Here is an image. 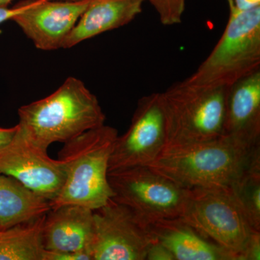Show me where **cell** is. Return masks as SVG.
Masks as SVG:
<instances>
[{
	"mask_svg": "<svg viewBox=\"0 0 260 260\" xmlns=\"http://www.w3.org/2000/svg\"><path fill=\"white\" fill-rule=\"evenodd\" d=\"M118 131L104 125L88 130L64 143L58 159L64 166L65 179L51 209L68 205L96 210L113 198L109 184V160Z\"/></svg>",
	"mask_w": 260,
	"mask_h": 260,
	"instance_id": "3957f363",
	"label": "cell"
},
{
	"mask_svg": "<svg viewBox=\"0 0 260 260\" xmlns=\"http://www.w3.org/2000/svg\"><path fill=\"white\" fill-rule=\"evenodd\" d=\"M158 13L162 25L181 23L185 8V0H148Z\"/></svg>",
	"mask_w": 260,
	"mask_h": 260,
	"instance_id": "d6986e66",
	"label": "cell"
},
{
	"mask_svg": "<svg viewBox=\"0 0 260 260\" xmlns=\"http://www.w3.org/2000/svg\"><path fill=\"white\" fill-rule=\"evenodd\" d=\"M18 116L19 131L46 150L53 143H67L106 121L96 96L74 77L49 96L20 107Z\"/></svg>",
	"mask_w": 260,
	"mask_h": 260,
	"instance_id": "7a4b0ae2",
	"label": "cell"
},
{
	"mask_svg": "<svg viewBox=\"0 0 260 260\" xmlns=\"http://www.w3.org/2000/svg\"><path fill=\"white\" fill-rule=\"evenodd\" d=\"M44 260H93L87 251L81 252H54L46 251Z\"/></svg>",
	"mask_w": 260,
	"mask_h": 260,
	"instance_id": "ffe728a7",
	"label": "cell"
},
{
	"mask_svg": "<svg viewBox=\"0 0 260 260\" xmlns=\"http://www.w3.org/2000/svg\"><path fill=\"white\" fill-rule=\"evenodd\" d=\"M93 230V210L75 205L51 209L43 225V246L44 250L54 252L90 254Z\"/></svg>",
	"mask_w": 260,
	"mask_h": 260,
	"instance_id": "4fadbf2b",
	"label": "cell"
},
{
	"mask_svg": "<svg viewBox=\"0 0 260 260\" xmlns=\"http://www.w3.org/2000/svg\"><path fill=\"white\" fill-rule=\"evenodd\" d=\"M13 0H0V8L2 7H8Z\"/></svg>",
	"mask_w": 260,
	"mask_h": 260,
	"instance_id": "d4e9b609",
	"label": "cell"
},
{
	"mask_svg": "<svg viewBox=\"0 0 260 260\" xmlns=\"http://www.w3.org/2000/svg\"><path fill=\"white\" fill-rule=\"evenodd\" d=\"M232 190L249 223L260 231V167L246 173Z\"/></svg>",
	"mask_w": 260,
	"mask_h": 260,
	"instance_id": "ac0fdd59",
	"label": "cell"
},
{
	"mask_svg": "<svg viewBox=\"0 0 260 260\" xmlns=\"http://www.w3.org/2000/svg\"><path fill=\"white\" fill-rule=\"evenodd\" d=\"M223 136L248 148L260 146V70L229 87Z\"/></svg>",
	"mask_w": 260,
	"mask_h": 260,
	"instance_id": "7c38bea8",
	"label": "cell"
},
{
	"mask_svg": "<svg viewBox=\"0 0 260 260\" xmlns=\"http://www.w3.org/2000/svg\"><path fill=\"white\" fill-rule=\"evenodd\" d=\"M246 4L250 5V6H256V5H260V0H244Z\"/></svg>",
	"mask_w": 260,
	"mask_h": 260,
	"instance_id": "cb8c5ba5",
	"label": "cell"
},
{
	"mask_svg": "<svg viewBox=\"0 0 260 260\" xmlns=\"http://www.w3.org/2000/svg\"><path fill=\"white\" fill-rule=\"evenodd\" d=\"M187 189L181 218L238 260H244L249 244L260 231L249 223L232 189Z\"/></svg>",
	"mask_w": 260,
	"mask_h": 260,
	"instance_id": "8992f818",
	"label": "cell"
},
{
	"mask_svg": "<svg viewBox=\"0 0 260 260\" xmlns=\"http://www.w3.org/2000/svg\"><path fill=\"white\" fill-rule=\"evenodd\" d=\"M17 129V125L10 128L0 127V148L8 145L13 140Z\"/></svg>",
	"mask_w": 260,
	"mask_h": 260,
	"instance_id": "603a6c76",
	"label": "cell"
},
{
	"mask_svg": "<svg viewBox=\"0 0 260 260\" xmlns=\"http://www.w3.org/2000/svg\"><path fill=\"white\" fill-rule=\"evenodd\" d=\"M0 174L14 178L49 202L59 194L65 179L61 160L51 158L48 150L34 144L18 129L13 140L0 148Z\"/></svg>",
	"mask_w": 260,
	"mask_h": 260,
	"instance_id": "30bf717a",
	"label": "cell"
},
{
	"mask_svg": "<svg viewBox=\"0 0 260 260\" xmlns=\"http://www.w3.org/2000/svg\"><path fill=\"white\" fill-rule=\"evenodd\" d=\"M145 0H91L63 43L70 49L87 39L129 23L143 10Z\"/></svg>",
	"mask_w": 260,
	"mask_h": 260,
	"instance_id": "9a60e30c",
	"label": "cell"
},
{
	"mask_svg": "<svg viewBox=\"0 0 260 260\" xmlns=\"http://www.w3.org/2000/svg\"><path fill=\"white\" fill-rule=\"evenodd\" d=\"M229 88L196 89L179 83L159 93L167 128L166 146L223 137Z\"/></svg>",
	"mask_w": 260,
	"mask_h": 260,
	"instance_id": "5b68a950",
	"label": "cell"
},
{
	"mask_svg": "<svg viewBox=\"0 0 260 260\" xmlns=\"http://www.w3.org/2000/svg\"><path fill=\"white\" fill-rule=\"evenodd\" d=\"M228 3L229 4V8H230V10H232V8H234V0H227Z\"/></svg>",
	"mask_w": 260,
	"mask_h": 260,
	"instance_id": "484cf974",
	"label": "cell"
},
{
	"mask_svg": "<svg viewBox=\"0 0 260 260\" xmlns=\"http://www.w3.org/2000/svg\"><path fill=\"white\" fill-rule=\"evenodd\" d=\"M112 199L125 205L147 223L180 217L188 189L162 177L147 166L108 174Z\"/></svg>",
	"mask_w": 260,
	"mask_h": 260,
	"instance_id": "52a82bcc",
	"label": "cell"
},
{
	"mask_svg": "<svg viewBox=\"0 0 260 260\" xmlns=\"http://www.w3.org/2000/svg\"><path fill=\"white\" fill-rule=\"evenodd\" d=\"M147 167L184 189H232L246 173L260 167V146L248 148L227 136L167 145Z\"/></svg>",
	"mask_w": 260,
	"mask_h": 260,
	"instance_id": "6da1fadb",
	"label": "cell"
},
{
	"mask_svg": "<svg viewBox=\"0 0 260 260\" xmlns=\"http://www.w3.org/2000/svg\"><path fill=\"white\" fill-rule=\"evenodd\" d=\"M45 215L0 229V260H44L42 229Z\"/></svg>",
	"mask_w": 260,
	"mask_h": 260,
	"instance_id": "e0dca14e",
	"label": "cell"
},
{
	"mask_svg": "<svg viewBox=\"0 0 260 260\" xmlns=\"http://www.w3.org/2000/svg\"><path fill=\"white\" fill-rule=\"evenodd\" d=\"M91 0H31L12 20L18 24L37 49L52 51L62 48Z\"/></svg>",
	"mask_w": 260,
	"mask_h": 260,
	"instance_id": "8fae6325",
	"label": "cell"
},
{
	"mask_svg": "<svg viewBox=\"0 0 260 260\" xmlns=\"http://www.w3.org/2000/svg\"><path fill=\"white\" fill-rule=\"evenodd\" d=\"M50 210L49 200L14 178L0 174V229L30 221Z\"/></svg>",
	"mask_w": 260,
	"mask_h": 260,
	"instance_id": "2e32d148",
	"label": "cell"
},
{
	"mask_svg": "<svg viewBox=\"0 0 260 260\" xmlns=\"http://www.w3.org/2000/svg\"><path fill=\"white\" fill-rule=\"evenodd\" d=\"M146 260H174V258L165 246L155 240L147 251Z\"/></svg>",
	"mask_w": 260,
	"mask_h": 260,
	"instance_id": "44dd1931",
	"label": "cell"
},
{
	"mask_svg": "<svg viewBox=\"0 0 260 260\" xmlns=\"http://www.w3.org/2000/svg\"><path fill=\"white\" fill-rule=\"evenodd\" d=\"M93 260H146L155 241L146 222L112 198L93 210Z\"/></svg>",
	"mask_w": 260,
	"mask_h": 260,
	"instance_id": "ba28073f",
	"label": "cell"
},
{
	"mask_svg": "<svg viewBox=\"0 0 260 260\" xmlns=\"http://www.w3.org/2000/svg\"><path fill=\"white\" fill-rule=\"evenodd\" d=\"M31 0H25L13 8L2 7L0 8V24L4 23L7 20H12L17 15L24 11L30 5Z\"/></svg>",
	"mask_w": 260,
	"mask_h": 260,
	"instance_id": "7402d4cb",
	"label": "cell"
},
{
	"mask_svg": "<svg viewBox=\"0 0 260 260\" xmlns=\"http://www.w3.org/2000/svg\"><path fill=\"white\" fill-rule=\"evenodd\" d=\"M167 145V128L158 93L142 98L131 124L118 136L109 160V172L148 166Z\"/></svg>",
	"mask_w": 260,
	"mask_h": 260,
	"instance_id": "9c48e42d",
	"label": "cell"
},
{
	"mask_svg": "<svg viewBox=\"0 0 260 260\" xmlns=\"http://www.w3.org/2000/svg\"><path fill=\"white\" fill-rule=\"evenodd\" d=\"M148 228L154 239L172 253L174 260H238L181 217L159 219L148 223Z\"/></svg>",
	"mask_w": 260,
	"mask_h": 260,
	"instance_id": "5bb4252c",
	"label": "cell"
},
{
	"mask_svg": "<svg viewBox=\"0 0 260 260\" xmlns=\"http://www.w3.org/2000/svg\"><path fill=\"white\" fill-rule=\"evenodd\" d=\"M259 67L260 5L246 10L234 7L213 51L181 83L196 89L230 87Z\"/></svg>",
	"mask_w": 260,
	"mask_h": 260,
	"instance_id": "277c9868",
	"label": "cell"
}]
</instances>
